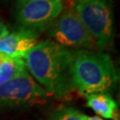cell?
I'll use <instances>...</instances> for the list:
<instances>
[{"mask_svg": "<svg viewBox=\"0 0 120 120\" xmlns=\"http://www.w3.org/2000/svg\"><path fill=\"white\" fill-rule=\"evenodd\" d=\"M80 114L73 108L63 107L53 112L48 120H80Z\"/></svg>", "mask_w": 120, "mask_h": 120, "instance_id": "obj_10", "label": "cell"}, {"mask_svg": "<svg viewBox=\"0 0 120 120\" xmlns=\"http://www.w3.org/2000/svg\"><path fill=\"white\" fill-rule=\"evenodd\" d=\"M80 120H105L101 118V117H99V116H90L85 115V114H80Z\"/></svg>", "mask_w": 120, "mask_h": 120, "instance_id": "obj_12", "label": "cell"}, {"mask_svg": "<svg viewBox=\"0 0 120 120\" xmlns=\"http://www.w3.org/2000/svg\"><path fill=\"white\" fill-rule=\"evenodd\" d=\"M86 106L101 116L107 119H118L117 104L110 95L106 93H96L85 96Z\"/></svg>", "mask_w": 120, "mask_h": 120, "instance_id": "obj_8", "label": "cell"}, {"mask_svg": "<svg viewBox=\"0 0 120 120\" xmlns=\"http://www.w3.org/2000/svg\"><path fill=\"white\" fill-rule=\"evenodd\" d=\"M52 41L71 50H97L94 40L82 23L73 7L63 9L49 26Z\"/></svg>", "mask_w": 120, "mask_h": 120, "instance_id": "obj_4", "label": "cell"}, {"mask_svg": "<svg viewBox=\"0 0 120 120\" xmlns=\"http://www.w3.org/2000/svg\"><path fill=\"white\" fill-rule=\"evenodd\" d=\"M72 50L52 40L38 43L23 58L30 76L50 94L66 97L72 92L70 63Z\"/></svg>", "mask_w": 120, "mask_h": 120, "instance_id": "obj_1", "label": "cell"}, {"mask_svg": "<svg viewBox=\"0 0 120 120\" xmlns=\"http://www.w3.org/2000/svg\"><path fill=\"white\" fill-rule=\"evenodd\" d=\"M64 9L62 0H18L16 19L22 28L44 31Z\"/></svg>", "mask_w": 120, "mask_h": 120, "instance_id": "obj_6", "label": "cell"}, {"mask_svg": "<svg viewBox=\"0 0 120 120\" xmlns=\"http://www.w3.org/2000/svg\"><path fill=\"white\" fill-rule=\"evenodd\" d=\"M72 7L94 40L97 50H109L115 36L113 0H73Z\"/></svg>", "mask_w": 120, "mask_h": 120, "instance_id": "obj_3", "label": "cell"}, {"mask_svg": "<svg viewBox=\"0 0 120 120\" xmlns=\"http://www.w3.org/2000/svg\"><path fill=\"white\" fill-rule=\"evenodd\" d=\"M49 96L26 69L0 86V108L38 104L45 102Z\"/></svg>", "mask_w": 120, "mask_h": 120, "instance_id": "obj_5", "label": "cell"}, {"mask_svg": "<svg viewBox=\"0 0 120 120\" xmlns=\"http://www.w3.org/2000/svg\"><path fill=\"white\" fill-rule=\"evenodd\" d=\"M26 69L25 62L22 58L9 57L0 64V86L7 83Z\"/></svg>", "mask_w": 120, "mask_h": 120, "instance_id": "obj_9", "label": "cell"}, {"mask_svg": "<svg viewBox=\"0 0 120 120\" xmlns=\"http://www.w3.org/2000/svg\"><path fill=\"white\" fill-rule=\"evenodd\" d=\"M70 75L73 90L85 96L110 91L117 80L111 58L98 50H72Z\"/></svg>", "mask_w": 120, "mask_h": 120, "instance_id": "obj_2", "label": "cell"}, {"mask_svg": "<svg viewBox=\"0 0 120 120\" xmlns=\"http://www.w3.org/2000/svg\"><path fill=\"white\" fill-rule=\"evenodd\" d=\"M38 38L39 32L22 28L12 33H8L0 39V52L11 57L23 59L38 43Z\"/></svg>", "mask_w": 120, "mask_h": 120, "instance_id": "obj_7", "label": "cell"}, {"mask_svg": "<svg viewBox=\"0 0 120 120\" xmlns=\"http://www.w3.org/2000/svg\"><path fill=\"white\" fill-rule=\"evenodd\" d=\"M8 33L9 30L8 28H7V26L0 20V39L2 38H4V36H6Z\"/></svg>", "mask_w": 120, "mask_h": 120, "instance_id": "obj_11", "label": "cell"}]
</instances>
